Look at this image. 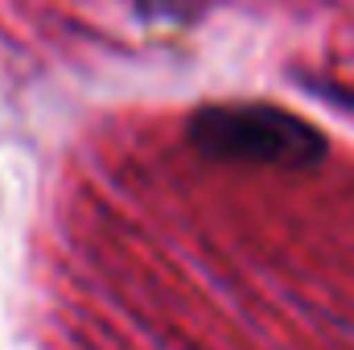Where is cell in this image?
Here are the masks:
<instances>
[{"instance_id": "6da1fadb", "label": "cell", "mask_w": 354, "mask_h": 350, "mask_svg": "<svg viewBox=\"0 0 354 350\" xmlns=\"http://www.w3.org/2000/svg\"><path fill=\"white\" fill-rule=\"evenodd\" d=\"M189 140L214 161H248V165H280V169H305L326 153L317 128L268 103L206 107L194 116Z\"/></svg>"}, {"instance_id": "7a4b0ae2", "label": "cell", "mask_w": 354, "mask_h": 350, "mask_svg": "<svg viewBox=\"0 0 354 350\" xmlns=\"http://www.w3.org/2000/svg\"><path fill=\"white\" fill-rule=\"evenodd\" d=\"M136 4L149 17H189L198 8V0H136Z\"/></svg>"}]
</instances>
